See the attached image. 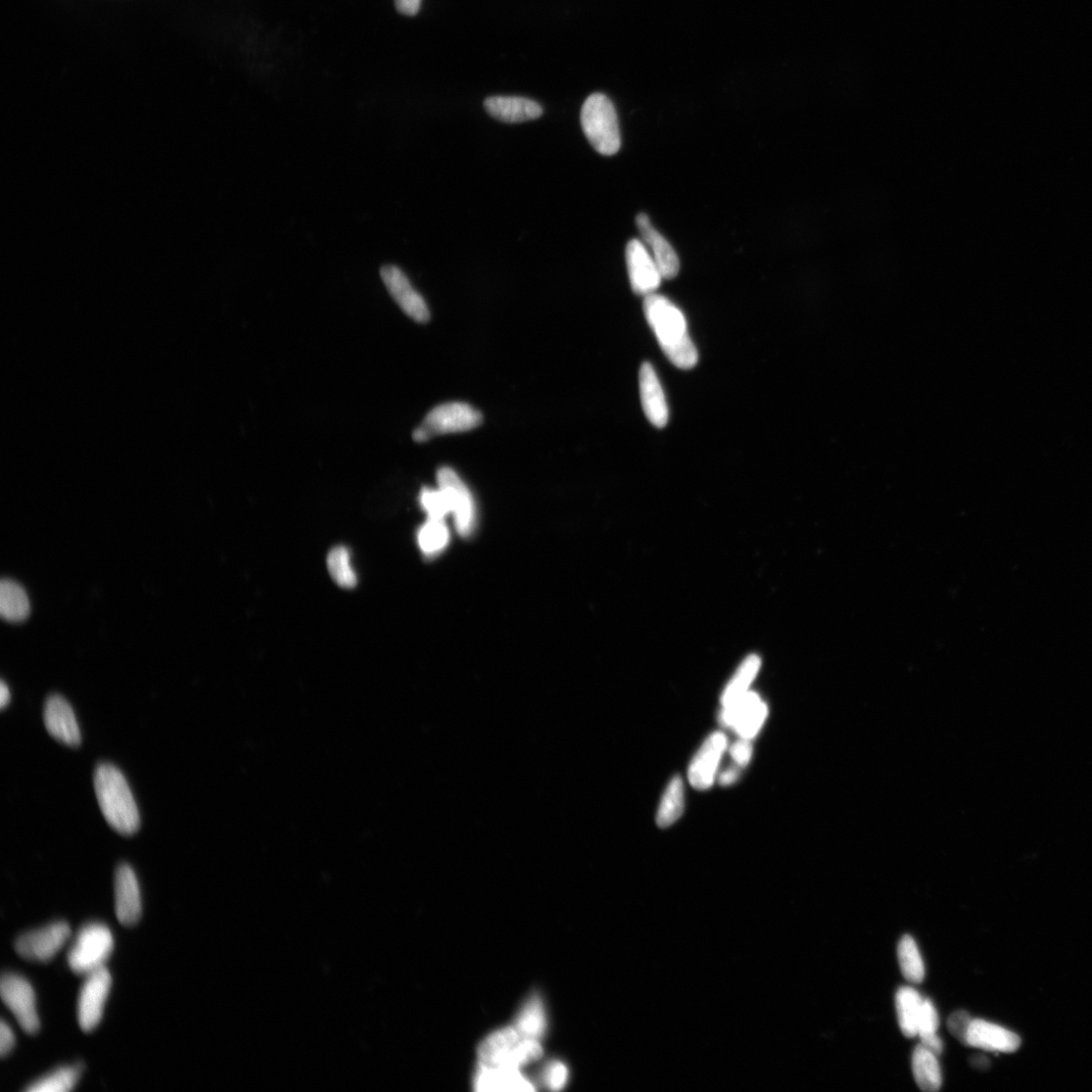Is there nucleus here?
<instances>
[{
  "label": "nucleus",
  "mask_w": 1092,
  "mask_h": 1092,
  "mask_svg": "<svg viewBox=\"0 0 1092 1092\" xmlns=\"http://www.w3.org/2000/svg\"><path fill=\"white\" fill-rule=\"evenodd\" d=\"M913 1071L918 1086L926 1092L938 1091L942 1086V1073L938 1056L922 1043L913 1055Z\"/></svg>",
  "instance_id": "nucleus-24"
},
{
  "label": "nucleus",
  "mask_w": 1092,
  "mask_h": 1092,
  "mask_svg": "<svg viewBox=\"0 0 1092 1092\" xmlns=\"http://www.w3.org/2000/svg\"><path fill=\"white\" fill-rule=\"evenodd\" d=\"M79 1075L78 1067H62L32 1083L26 1091L68 1092L77 1084Z\"/></svg>",
  "instance_id": "nucleus-32"
},
{
  "label": "nucleus",
  "mask_w": 1092,
  "mask_h": 1092,
  "mask_svg": "<svg viewBox=\"0 0 1092 1092\" xmlns=\"http://www.w3.org/2000/svg\"><path fill=\"white\" fill-rule=\"evenodd\" d=\"M328 571L332 577L341 587L346 589L354 588L357 579L353 571L349 550L344 546H338L332 549L327 556Z\"/></svg>",
  "instance_id": "nucleus-31"
},
{
  "label": "nucleus",
  "mask_w": 1092,
  "mask_h": 1092,
  "mask_svg": "<svg viewBox=\"0 0 1092 1092\" xmlns=\"http://www.w3.org/2000/svg\"><path fill=\"white\" fill-rule=\"evenodd\" d=\"M381 276L390 295L407 316L417 323L430 321L429 306L399 267L385 265L381 269Z\"/></svg>",
  "instance_id": "nucleus-12"
},
{
  "label": "nucleus",
  "mask_w": 1092,
  "mask_h": 1092,
  "mask_svg": "<svg viewBox=\"0 0 1092 1092\" xmlns=\"http://www.w3.org/2000/svg\"><path fill=\"white\" fill-rule=\"evenodd\" d=\"M482 422V414L470 405L460 402L446 403L426 415L415 430L413 439L417 443H425L440 436L472 431Z\"/></svg>",
  "instance_id": "nucleus-5"
},
{
  "label": "nucleus",
  "mask_w": 1092,
  "mask_h": 1092,
  "mask_svg": "<svg viewBox=\"0 0 1092 1092\" xmlns=\"http://www.w3.org/2000/svg\"><path fill=\"white\" fill-rule=\"evenodd\" d=\"M31 605L25 589L17 582L7 579L0 583V614L9 623H22L30 615Z\"/></svg>",
  "instance_id": "nucleus-22"
},
{
  "label": "nucleus",
  "mask_w": 1092,
  "mask_h": 1092,
  "mask_svg": "<svg viewBox=\"0 0 1092 1092\" xmlns=\"http://www.w3.org/2000/svg\"><path fill=\"white\" fill-rule=\"evenodd\" d=\"M44 724L47 732L60 743L72 747L80 745L81 734L74 711L62 696L54 694L46 700Z\"/></svg>",
  "instance_id": "nucleus-13"
},
{
  "label": "nucleus",
  "mask_w": 1092,
  "mask_h": 1092,
  "mask_svg": "<svg viewBox=\"0 0 1092 1092\" xmlns=\"http://www.w3.org/2000/svg\"><path fill=\"white\" fill-rule=\"evenodd\" d=\"M395 4L399 13L414 17L420 10L421 0H395Z\"/></svg>",
  "instance_id": "nucleus-38"
},
{
  "label": "nucleus",
  "mask_w": 1092,
  "mask_h": 1092,
  "mask_svg": "<svg viewBox=\"0 0 1092 1092\" xmlns=\"http://www.w3.org/2000/svg\"><path fill=\"white\" fill-rule=\"evenodd\" d=\"M640 391L644 412L657 429H663L669 421V408L657 374L648 362L640 370Z\"/></svg>",
  "instance_id": "nucleus-17"
},
{
  "label": "nucleus",
  "mask_w": 1092,
  "mask_h": 1092,
  "mask_svg": "<svg viewBox=\"0 0 1092 1092\" xmlns=\"http://www.w3.org/2000/svg\"><path fill=\"white\" fill-rule=\"evenodd\" d=\"M448 541V530L441 519L430 518L418 534L420 548L427 556L439 554L446 548Z\"/></svg>",
  "instance_id": "nucleus-29"
},
{
  "label": "nucleus",
  "mask_w": 1092,
  "mask_h": 1092,
  "mask_svg": "<svg viewBox=\"0 0 1092 1092\" xmlns=\"http://www.w3.org/2000/svg\"><path fill=\"white\" fill-rule=\"evenodd\" d=\"M645 319L670 361L681 369H691L698 362L697 349L689 337L687 321L682 311L666 297L652 294L645 298Z\"/></svg>",
  "instance_id": "nucleus-1"
},
{
  "label": "nucleus",
  "mask_w": 1092,
  "mask_h": 1092,
  "mask_svg": "<svg viewBox=\"0 0 1092 1092\" xmlns=\"http://www.w3.org/2000/svg\"><path fill=\"white\" fill-rule=\"evenodd\" d=\"M939 1024V1016L933 1003L924 1000L918 1024V1036L923 1046L937 1056H940L943 1052V1042L937 1034Z\"/></svg>",
  "instance_id": "nucleus-28"
},
{
  "label": "nucleus",
  "mask_w": 1092,
  "mask_h": 1092,
  "mask_svg": "<svg viewBox=\"0 0 1092 1092\" xmlns=\"http://www.w3.org/2000/svg\"><path fill=\"white\" fill-rule=\"evenodd\" d=\"M116 914L126 927L138 924L142 916V900L138 879L131 866L122 864L115 877Z\"/></svg>",
  "instance_id": "nucleus-15"
},
{
  "label": "nucleus",
  "mask_w": 1092,
  "mask_h": 1092,
  "mask_svg": "<svg viewBox=\"0 0 1092 1092\" xmlns=\"http://www.w3.org/2000/svg\"><path fill=\"white\" fill-rule=\"evenodd\" d=\"M741 767H731L724 771L720 777V783L723 786H730L734 784L740 777Z\"/></svg>",
  "instance_id": "nucleus-39"
},
{
  "label": "nucleus",
  "mask_w": 1092,
  "mask_h": 1092,
  "mask_svg": "<svg viewBox=\"0 0 1092 1092\" xmlns=\"http://www.w3.org/2000/svg\"><path fill=\"white\" fill-rule=\"evenodd\" d=\"M112 986V976L106 967L86 975L77 1005V1018L84 1032H91L101 1023Z\"/></svg>",
  "instance_id": "nucleus-7"
},
{
  "label": "nucleus",
  "mask_w": 1092,
  "mask_h": 1092,
  "mask_svg": "<svg viewBox=\"0 0 1092 1092\" xmlns=\"http://www.w3.org/2000/svg\"><path fill=\"white\" fill-rule=\"evenodd\" d=\"M15 1044L16 1037L12 1028L5 1021H2V1025H0V1055L2 1057L9 1055Z\"/></svg>",
  "instance_id": "nucleus-37"
},
{
  "label": "nucleus",
  "mask_w": 1092,
  "mask_h": 1092,
  "mask_svg": "<svg viewBox=\"0 0 1092 1092\" xmlns=\"http://www.w3.org/2000/svg\"><path fill=\"white\" fill-rule=\"evenodd\" d=\"M684 811V787L682 779L676 776L664 792L658 812L656 823L659 828H668L679 820Z\"/></svg>",
  "instance_id": "nucleus-26"
},
{
  "label": "nucleus",
  "mask_w": 1092,
  "mask_h": 1092,
  "mask_svg": "<svg viewBox=\"0 0 1092 1092\" xmlns=\"http://www.w3.org/2000/svg\"><path fill=\"white\" fill-rule=\"evenodd\" d=\"M114 937L103 924H89L77 934L68 953L70 969L79 975H88L105 966L114 949Z\"/></svg>",
  "instance_id": "nucleus-4"
},
{
  "label": "nucleus",
  "mask_w": 1092,
  "mask_h": 1092,
  "mask_svg": "<svg viewBox=\"0 0 1092 1092\" xmlns=\"http://www.w3.org/2000/svg\"><path fill=\"white\" fill-rule=\"evenodd\" d=\"M581 123L591 147L598 153L611 156L620 151L622 136L619 118L612 102L604 94L594 93L586 100Z\"/></svg>",
  "instance_id": "nucleus-3"
},
{
  "label": "nucleus",
  "mask_w": 1092,
  "mask_h": 1092,
  "mask_svg": "<svg viewBox=\"0 0 1092 1092\" xmlns=\"http://www.w3.org/2000/svg\"><path fill=\"white\" fill-rule=\"evenodd\" d=\"M898 961L902 975L915 984L922 983L925 978V965L919 951L916 941L911 936H905L898 944Z\"/></svg>",
  "instance_id": "nucleus-27"
},
{
  "label": "nucleus",
  "mask_w": 1092,
  "mask_h": 1092,
  "mask_svg": "<svg viewBox=\"0 0 1092 1092\" xmlns=\"http://www.w3.org/2000/svg\"><path fill=\"white\" fill-rule=\"evenodd\" d=\"M626 258L635 294L645 298L655 294L663 277L645 244L638 240L630 242Z\"/></svg>",
  "instance_id": "nucleus-11"
},
{
  "label": "nucleus",
  "mask_w": 1092,
  "mask_h": 1092,
  "mask_svg": "<svg viewBox=\"0 0 1092 1092\" xmlns=\"http://www.w3.org/2000/svg\"><path fill=\"white\" fill-rule=\"evenodd\" d=\"M768 717V707L753 692H747L743 697L724 707L721 714V724L733 729L741 739L751 740Z\"/></svg>",
  "instance_id": "nucleus-9"
},
{
  "label": "nucleus",
  "mask_w": 1092,
  "mask_h": 1092,
  "mask_svg": "<svg viewBox=\"0 0 1092 1092\" xmlns=\"http://www.w3.org/2000/svg\"><path fill=\"white\" fill-rule=\"evenodd\" d=\"M896 1011L902 1034L907 1038L918 1036V1024L924 999L912 987H902L896 994Z\"/></svg>",
  "instance_id": "nucleus-23"
},
{
  "label": "nucleus",
  "mask_w": 1092,
  "mask_h": 1092,
  "mask_svg": "<svg viewBox=\"0 0 1092 1092\" xmlns=\"http://www.w3.org/2000/svg\"><path fill=\"white\" fill-rule=\"evenodd\" d=\"M637 225L643 243L654 259L663 279L676 277L680 270L679 257L666 239L652 226L645 214H640Z\"/></svg>",
  "instance_id": "nucleus-16"
},
{
  "label": "nucleus",
  "mask_w": 1092,
  "mask_h": 1092,
  "mask_svg": "<svg viewBox=\"0 0 1092 1092\" xmlns=\"http://www.w3.org/2000/svg\"><path fill=\"white\" fill-rule=\"evenodd\" d=\"M422 508L430 518L445 520L451 513L448 500L443 490L424 488L420 494Z\"/></svg>",
  "instance_id": "nucleus-33"
},
{
  "label": "nucleus",
  "mask_w": 1092,
  "mask_h": 1092,
  "mask_svg": "<svg viewBox=\"0 0 1092 1092\" xmlns=\"http://www.w3.org/2000/svg\"><path fill=\"white\" fill-rule=\"evenodd\" d=\"M438 482L448 500L457 532L460 536H469L476 525V507L468 488L458 474L447 466L439 469Z\"/></svg>",
  "instance_id": "nucleus-10"
},
{
  "label": "nucleus",
  "mask_w": 1092,
  "mask_h": 1092,
  "mask_svg": "<svg viewBox=\"0 0 1092 1092\" xmlns=\"http://www.w3.org/2000/svg\"><path fill=\"white\" fill-rule=\"evenodd\" d=\"M0 994L22 1029L34 1035L40 1030L36 1009V995L31 983L24 977L8 973L0 982Z\"/></svg>",
  "instance_id": "nucleus-8"
},
{
  "label": "nucleus",
  "mask_w": 1092,
  "mask_h": 1092,
  "mask_svg": "<svg viewBox=\"0 0 1092 1092\" xmlns=\"http://www.w3.org/2000/svg\"><path fill=\"white\" fill-rule=\"evenodd\" d=\"M94 790L109 825L123 836H132L140 828V814L123 773L109 763L100 764L93 776Z\"/></svg>",
  "instance_id": "nucleus-2"
},
{
  "label": "nucleus",
  "mask_w": 1092,
  "mask_h": 1092,
  "mask_svg": "<svg viewBox=\"0 0 1092 1092\" xmlns=\"http://www.w3.org/2000/svg\"><path fill=\"white\" fill-rule=\"evenodd\" d=\"M968 1046L1002 1053H1013L1021 1046V1039L1015 1033L1000 1026L973 1020L967 1037Z\"/></svg>",
  "instance_id": "nucleus-18"
},
{
  "label": "nucleus",
  "mask_w": 1092,
  "mask_h": 1092,
  "mask_svg": "<svg viewBox=\"0 0 1092 1092\" xmlns=\"http://www.w3.org/2000/svg\"><path fill=\"white\" fill-rule=\"evenodd\" d=\"M515 1029L522 1038L540 1040L546 1030V1018L539 995L531 997L519 1013Z\"/></svg>",
  "instance_id": "nucleus-25"
},
{
  "label": "nucleus",
  "mask_w": 1092,
  "mask_h": 1092,
  "mask_svg": "<svg viewBox=\"0 0 1092 1092\" xmlns=\"http://www.w3.org/2000/svg\"><path fill=\"white\" fill-rule=\"evenodd\" d=\"M759 664H761V661L755 655H750L745 660L723 694L722 703L724 707L747 693V689L759 669Z\"/></svg>",
  "instance_id": "nucleus-30"
},
{
  "label": "nucleus",
  "mask_w": 1092,
  "mask_h": 1092,
  "mask_svg": "<svg viewBox=\"0 0 1092 1092\" xmlns=\"http://www.w3.org/2000/svg\"><path fill=\"white\" fill-rule=\"evenodd\" d=\"M731 754L739 767H745L751 758L752 746L750 740L741 739L731 747Z\"/></svg>",
  "instance_id": "nucleus-36"
},
{
  "label": "nucleus",
  "mask_w": 1092,
  "mask_h": 1092,
  "mask_svg": "<svg viewBox=\"0 0 1092 1092\" xmlns=\"http://www.w3.org/2000/svg\"><path fill=\"white\" fill-rule=\"evenodd\" d=\"M545 1081L551 1090L562 1089L567 1081L566 1066L558 1061L549 1064L546 1070Z\"/></svg>",
  "instance_id": "nucleus-35"
},
{
  "label": "nucleus",
  "mask_w": 1092,
  "mask_h": 1092,
  "mask_svg": "<svg viewBox=\"0 0 1092 1092\" xmlns=\"http://www.w3.org/2000/svg\"><path fill=\"white\" fill-rule=\"evenodd\" d=\"M727 746L728 739L722 733L711 735L705 741L689 768V780L694 788L706 790L714 784Z\"/></svg>",
  "instance_id": "nucleus-14"
},
{
  "label": "nucleus",
  "mask_w": 1092,
  "mask_h": 1092,
  "mask_svg": "<svg viewBox=\"0 0 1092 1092\" xmlns=\"http://www.w3.org/2000/svg\"><path fill=\"white\" fill-rule=\"evenodd\" d=\"M11 701V691L5 681L0 684V707L6 708Z\"/></svg>",
  "instance_id": "nucleus-40"
},
{
  "label": "nucleus",
  "mask_w": 1092,
  "mask_h": 1092,
  "mask_svg": "<svg viewBox=\"0 0 1092 1092\" xmlns=\"http://www.w3.org/2000/svg\"><path fill=\"white\" fill-rule=\"evenodd\" d=\"M485 109L493 118L508 124L536 120L543 115L540 104L521 97H491L485 101Z\"/></svg>",
  "instance_id": "nucleus-19"
},
{
  "label": "nucleus",
  "mask_w": 1092,
  "mask_h": 1092,
  "mask_svg": "<svg viewBox=\"0 0 1092 1092\" xmlns=\"http://www.w3.org/2000/svg\"><path fill=\"white\" fill-rule=\"evenodd\" d=\"M70 936L67 923H54L21 936L15 944L16 951L26 960L49 962L59 953Z\"/></svg>",
  "instance_id": "nucleus-6"
},
{
  "label": "nucleus",
  "mask_w": 1092,
  "mask_h": 1092,
  "mask_svg": "<svg viewBox=\"0 0 1092 1092\" xmlns=\"http://www.w3.org/2000/svg\"><path fill=\"white\" fill-rule=\"evenodd\" d=\"M972 1021L973 1020L966 1012H956L947 1020L948 1031L959 1042L967 1044V1037Z\"/></svg>",
  "instance_id": "nucleus-34"
},
{
  "label": "nucleus",
  "mask_w": 1092,
  "mask_h": 1092,
  "mask_svg": "<svg viewBox=\"0 0 1092 1092\" xmlns=\"http://www.w3.org/2000/svg\"><path fill=\"white\" fill-rule=\"evenodd\" d=\"M478 1091H533L535 1087L518 1068L491 1067L480 1064L474 1079Z\"/></svg>",
  "instance_id": "nucleus-21"
},
{
  "label": "nucleus",
  "mask_w": 1092,
  "mask_h": 1092,
  "mask_svg": "<svg viewBox=\"0 0 1092 1092\" xmlns=\"http://www.w3.org/2000/svg\"><path fill=\"white\" fill-rule=\"evenodd\" d=\"M521 1038L515 1027H508L494 1032L479 1046L480 1064L491 1067H509L513 1050Z\"/></svg>",
  "instance_id": "nucleus-20"
}]
</instances>
